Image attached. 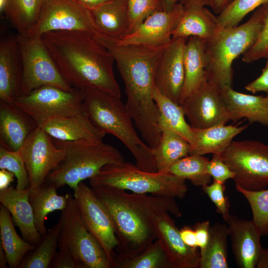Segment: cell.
<instances>
[{"mask_svg":"<svg viewBox=\"0 0 268 268\" xmlns=\"http://www.w3.org/2000/svg\"><path fill=\"white\" fill-rule=\"evenodd\" d=\"M93 37L113 56L125 85L126 109L144 142L154 148L161 136L160 113L153 98L154 75L169 44L158 47L120 44L98 32Z\"/></svg>","mask_w":268,"mask_h":268,"instance_id":"6da1fadb","label":"cell"},{"mask_svg":"<svg viewBox=\"0 0 268 268\" xmlns=\"http://www.w3.org/2000/svg\"><path fill=\"white\" fill-rule=\"evenodd\" d=\"M42 39L59 70L73 87L121 97L114 72V58L93 36L76 31H52Z\"/></svg>","mask_w":268,"mask_h":268,"instance_id":"7a4b0ae2","label":"cell"},{"mask_svg":"<svg viewBox=\"0 0 268 268\" xmlns=\"http://www.w3.org/2000/svg\"><path fill=\"white\" fill-rule=\"evenodd\" d=\"M92 188L112 219L118 240L116 258L135 257L157 239L152 222L156 214L167 211L176 217L182 214L174 198L130 194L111 187Z\"/></svg>","mask_w":268,"mask_h":268,"instance_id":"3957f363","label":"cell"},{"mask_svg":"<svg viewBox=\"0 0 268 268\" xmlns=\"http://www.w3.org/2000/svg\"><path fill=\"white\" fill-rule=\"evenodd\" d=\"M81 90L85 110L93 125L121 140L135 159L137 168L157 172L153 150L138 135L121 98L96 89Z\"/></svg>","mask_w":268,"mask_h":268,"instance_id":"277c9868","label":"cell"},{"mask_svg":"<svg viewBox=\"0 0 268 268\" xmlns=\"http://www.w3.org/2000/svg\"><path fill=\"white\" fill-rule=\"evenodd\" d=\"M53 139L64 151V156L45 181L58 189L67 185L74 190L80 182L95 175L104 166L125 161L118 149L102 141Z\"/></svg>","mask_w":268,"mask_h":268,"instance_id":"5b68a950","label":"cell"},{"mask_svg":"<svg viewBox=\"0 0 268 268\" xmlns=\"http://www.w3.org/2000/svg\"><path fill=\"white\" fill-rule=\"evenodd\" d=\"M265 4L244 23L221 29L205 42V71L207 80L221 90L231 87L234 61L244 54L256 41L263 25Z\"/></svg>","mask_w":268,"mask_h":268,"instance_id":"8992f818","label":"cell"},{"mask_svg":"<svg viewBox=\"0 0 268 268\" xmlns=\"http://www.w3.org/2000/svg\"><path fill=\"white\" fill-rule=\"evenodd\" d=\"M92 187H114L141 194L182 199L188 189L186 180L170 173L150 172L124 162L108 164L89 179Z\"/></svg>","mask_w":268,"mask_h":268,"instance_id":"52a82bcc","label":"cell"},{"mask_svg":"<svg viewBox=\"0 0 268 268\" xmlns=\"http://www.w3.org/2000/svg\"><path fill=\"white\" fill-rule=\"evenodd\" d=\"M58 248L72 253L84 268H111L103 247L87 229L73 196L68 194L66 207L62 210Z\"/></svg>","mask_w":268,"mask_h":268,"instance_id":"ba28073f","label":"cell"},{"mask_svg":"<svg viewBox=\"0 0 268 268\" xmlns=\"http://www.w3.org/2000/svg\"><path fill=\"white\" fill-rule=\"evenodd\" d=\"M16 35L22 66L20 96L44 85L66 90L74 88L59 70L41 36L23 33Z\"/></svg>","mask_w":268,"mask_h":268,"instance_id":"9c48e42d","label":"cell"},{"mask_svg":"<svg viewBox=\"0 0 268 268\" xmlns=\"http://www.w3.org/2000/svg\"><path fill=\"white\" fill-rule=\"evenodd\" d=\"M218 156L235 173V186L255 191L268 185V145L258 140L233 141Z\"/></svg>","mask_w":268,"mask_h":268,"instance_id":"30bf717a","label":"cell"},{"mask_svg":"<svg viewBox=\"0 0 268 268\" xmlns=\"http://www.w3.org/2000/svg\"><path fill=\"white\" fill-rule=\"evenodd\" d=\"M13 103L30 115L39 127L52 119L85 111L83 92L76 88L66 90L52 85L42 86L19 96Z\"/></svg>","mask_w":268,"mask_h":268,"instance_id":"8fae6325","label":"cell"},{"mask_svg":"<svg viewBox=\"0 0 268 268\" xmlns=\"http://www.w3.org/2000/svg\"><path fill=\"white\" fill-rule=\"evenodd\" d=\"M76 31L94 36L90 11L72 0H43L35 24L23 34L40 36L52 31Z\"/></svg>","mask_w":268,"mask_h":268,"instance_id":"7c38bea8","label":"cell"},{"mask_svg":"<svg viewBox=\"0 0 268 268\" xmlns=\"http://www.w3.org/2000/svg\"><path fill=\"white\" fill-rule=\"evenodd\" d=\"M73 197L84 225L101 244L113 268L118 240L108 210L92 188L82 182L73 190Z\"/></svg>","mask_w":268,"mask_h":268,"instance_id":"4fadbf2b","label":"cell"},{"mask_svg":"<svg viewBox=\"0 0 268 268\" xmlns=\"http://www.w3.org/2000/svg\"><path fill=\"white\" fill-rule=\"evenodd\" d=\"M180 105L193 128L204 129L231 121L221 90L207 80Z\"/></svg>","mask_w":268,"mask_h":268,"instance_id":"5bb4252c","label":"cell"},{"mask_svg":"<svg viewBox=\"0 0 268 268\" xmlns=\"http://www.w3.org/2000/svg\"><path fill=\"white\" fill-rule=\"evenodd\" d=\"M19 150L24 160L30 188L45 182L49 174L64 156V151L39 126L29 134Z\"/></svg>","mask_w":268,"mask_h":268,"instance_id":"9a60e30c","label":"cell"},{"mask_svg":"<svg viewBox=\"0 0 268 268\" xmlns=\"http://www.w3.org/2000/svg\"><path fill=\"white\" fill-rule=\"evenodd\" d=\"M185 9L179 2L170 11L160 10L148 16L131 33L119 38H113L120 44L162 46L172 40V33L180 21Z\"/></svg>","mask_w":268,"mask_h":268,"instance_id":"2e32d148","label":"cell"},{"mask_svg":"<svg viewBox=\"0 0 268 268\" xmlns=\"http://www.w3.org/2000/svg\"><path fill=\"white\" fill-rule=\"evenodd\" d=\"M187 38L172 39L157 65L154 85L162 95L179 104L184 85V52Z\"/></svg>","mask_w":268,"mask_h":268,"instance_id":"e0dca14e","label":"cell"},{"mask_svg":"<svg viewBox=\"0 0 268 268\" xmlns=\"http://www.w3.org/2000/svg\"><path fill=\"white\" fill-rule=\"evenodd\" d=\"M170 213L162 211L152 219L157 239L159 241L172 268H199L200 254L197 248L187 245L183 241L180 229Z\"/></svg>","mask_w":268,"mask_h":268,"instance_id":"ac0fdd59","label":"cell"},{"mask_svg":"<svg viewBox=\"0 0 268 268\" xmlns=\"http://www.w3.org/2000/svg\"><path fill=\"white\" fill-rule=\"evenodd\" d=\"M228 227L233 255L237 266L242 268H255L263 249L262 236L254 221L230 215L225 222Z\"/></svg>","mask_w":268,"mask_h":268,"instance_id":"d6986e66","label":"cell"},{"mask_svg":"<svg viewBox=\"0 0 268 268\" xmlns=\"http://www.w3.org/2000/svg\"><path fill=\"white\" fill-rule=\"evenodd\" d=\"M22 66L16 35L0 42V100L13 103L21 95Z\"/></svg>","mask_w":268,"mask_h":268,"instance_id":"ffe728a7","label":"cell"},{"mask_svg":"<svg viewBox=\"0 0 268 268\" xmlns=\"http://www.w3.org/2000/svg\"><path fill=\"white\" fill-rule=\"evenodd\" d=\"M38 125L13 103L0 100V146L17 151Z\"/></svg>","mask_w":268,"mask_h":268,"instance_id":"44dd1931","label":"cell"},{"mask_svg":"<svg viewBox=\"0 0 268 268\" xmlns=\"http://www.w3.org/2000/svg\"><path fill=\"white\" fill-rule=\"evenodd\" d=\"M28 196L29 188L20 190L11 186L0 191V202L9 212L23 239L36 246L40 242L42 236L35 225Z\"/></svg>","mask_w":268,"mask_h":268,"instance_id":"7402d4cb","label":"cell"},{"mask_svg":"<svg viewBox=\"0 0 268 268\" xmlns=\"http://www.w3.org/2000/svg\"><path fill=\"white\" fill-rule=\"evenodd\" d=\"M40 127L53 138L63 141H102L106 134L93 125L85 110L74 115L52 119Z\"/></svg>","mask_w":268,"mask_h":268,"instance_id":"603a6c76","label":"cell"},{"mask_svg":"<svg viewBox=\"0 0 268 268\" xmlns=\"http://www.w3.org/2000/svg\"><path fill=\"white\" fill-rule=\"evenodd\" d=\"M221 91L229 109L231 120L234 123L244 118L250 124L257 123L268 126V99L266 96L241 93L231 87Z\"/></svg>","mask_w":268,"mask_h":268,"instance_id":"cb8c5ba5","label":"cell"},{"mask_svg":"<svg viewBox=\"0 0 268 268\" xmlns=\"http://www.w3.org/2000/svg\"><path fill=\"white\" fill-rule=\"evenodd\" d=\"M221 29L216 16L205 6H185L172 38L197 37L207 41L215 37Z\"/></svg>","mask_w":268,"mask_h":268,"instance_id":"d4e9b609","label":"cell"},{"mask_svg":"<svg viewBox=\"0 0 268 268\" xmlns=\"http://www.w3.org/2000/svg\"><path fill=\"white\" fill-rule=\"evenodd\" d=\"M205 42L190 37L184 52L185 78L179 105L204 81L207 80L205 71Z\"/></svg>","mask_w":268,"mask_h":268,"instance_id":"484cf974","label":"cell"},{"mask_svg":"<svg viewBox=\"0 0 268 268\" xmlns=\"http://www.w3.org/2000/svg\"><path fill=\"white\" fill-rule=\"evenodd\" d=\"M247 125H218L204 129L193 128L195 143L189 155L211 153L220 155L230 145L233 139L244 130Z\"/></svg>","mask_w":268,"mask_h":268,"instance_id":"4316f807","label":"cell"},{"mask_svg":"<svg viewBox=\"0 0 268 268\" xmlns=\"http://www.w3.org/2000/svg\"><path fill=\"white\" fill-rule=\"evenodd\" d=\"M90 11L98 32L114 38L126 34L129 27L127 0H112Z\"/></svg>","mask_w":268,"mask_h":268,"instance_id":"83f0119b","label":"cell"},{"mask_svg":"<svg viewBox=\"0 0 268 268\" xmlns=\"http://www.w3.org/2000/svg\"><path fill=\"white\" fill-rule=\"evenodd\" d=\"M57 189L46 181L37 187L29 188L28 198L33 210L35 225L41 236L47 232L44 224L47 215L55 210H63L67 205L68 194L59 195Z\"/></svg>","mask_w":268,"mask_h":268,"instance_id":"f1b7e54d","label":"cell"},{"mask_svg":"<svg viewBox=\"0 0 268 268\" xmlns=\"http://www.w3.org/2000/svg\"><path fill=\"white\" fill-rule=\"evenodd\" d=\"M161 136L158 145L152 149L157 172L169 173L172 165L189 155L191 145L175 132L161 127Z\"/></svg>","mask_w":268,"mask_h":268,"instance_id":"f546056e","label":"cell"},{"mask_svg":"<svg viewBox=\"0 0 268 268\" xmlns=\"http://www.w3.org/2000/svg\"><path fill=\"white\" fill-rule=\"evenodd\" d=\"M0 243L10 268H18L26 255L35 247L18 235L11 214L2 204L0 205Z\"/></svg>","mask_w":268,"mask_h":268,"instance_id":"4dcf8cb0","label":"cell"},{"mask_svg":"<svg viewBox=\"0 0 268 268\" xmlns=\"http://www.w3.org/2000/svg\"><path fill=\"white\" fill-rule=\"evenodd\" d=\"M153 98L160 113V128L165 127L175 132L186 139L193 147L195 143L194 133L192 127L185 120L181 106L161 94L155 87Z\"/></svg>","mask_w":268,"mask_h":268,"instance_id":"1f68e13d","label":"cell"},{"mask_svg":"<svg viewBox=\"0 0 268 268\" xmlns=\"http://www.w3.org/2000/svg\"><path fill=\"white\" fill-rule=\"evenodd\" d=\"M227 225L219 222L210 226L208 241L204 252L200 254L199 268H228Z\"/></svg>","mask_w":268,"mask_h":268,"instance_id":"d6a6232c","label":"cell"},{"mask_svg":"<svg viewBox=\"0 0 268 268\" xmlns=\"http://www.w3.org/2000/svg\"><path fill=\"white\" fill-rule=\"evenodd\" d=\"M60 231L59 221L42 236L40 242L26 255L18 268H50L58 248Z\"/></svg>","mask_w":268,"mask_h":268,"instance_id":"836d02e7","label":"cell"},{"mask_svg":"<svg viewBox=\"0 0 268 268\" xmlns=\"http://www.w3.org/2000/svg\"><path fill=\"white\" fill-rule=\"evenodd\" d=\"M209 159L203 155H189L176 162L171 167L169 173L191 181L192 184L203 187L208 185L211 177L207 173Z\"/></svg>","mask_w":268,"mask_h":268,"instance_id":"e575fe53","label":"cell"},{"mask_svg":"<svg viewBox=\"0 0 268 268\" xmlns=\"http://www.w3.org/2000/svg\"><path fill=\"white\" fill-rule=\"evenodd\" d=\"M43 0H8L4 14L18 33L29 30L36 22Z\"/></svg>","mask_w":268,"mask_h":268,"instance_id":"d590c367","label":"cell"},{"mask_svg":"<svg viewBox=\"0 0 268 268\" xmlns=\"http://www.w3.org/2000/svg\"><path fill=\"white\" fill-rule=\"evenodd\" d=\"M115 268H172L159 241L156 239L141 254L130 258H117Z\"/></svg>","mask_w":268,"mask_h":268,"instance_id":"8d00e7d4","label":"cell"},{"mask_svg":"<svg viewBox=\"0 0 268 268\" xmlns=\"http://www.w3.org/2000/svg\"><path fill=\"white\" fill-rule=\"evenodd\" d=\"M236 190L247 200L250 205L254 221L262 236L268 235V189L249 191L238 186Z\"/></svg>","mask_w":268,"mask_h":268,"instance_id":"74e56055","label":"cell"},{"mask_svg":"<svg viewBox=\"0 0 268 268\" xmlns=\"http://www.w3.org/2000/svg\"><path fill=\"white\" fill-rule=\"evenodd\" d=\"M268 0H232L216 16L221 29L235 27L249 13L265 4Z\"/></svg>","mask_w":268,"mask_h":268,"instance_id":"f35d334b","label":"cell"},{"mask_svg":"<svg viewBox=\"0 0 268 268\" xmlns=\"http://www.w3.org/2000/svg\"><path fill=\"white\" fill-rule=\"evenodd\" d=\"M0 169L7 170L14 174L17 189L25 190L29 187L28 173L19 150L10 151L0 146Z\"/></svg>","mask_w":268,"mask_h":268,"instance_id":"ab89813d","label":"cell"},{"mask_svg":"<svg viewBox=\"0 0 268 268\" xmlns=\"http://www.w3.org/2000/svg\"><path fill=\"white\" fill-rule=\"evenodd\" d=\"M127 9L129 27L126 34L134 31L148 16L163 8L161 0H128Z\"/></svg>","mask_w":268,"mask_h":268,"instance_id":"60d3db41","label":"cell"},{"mask_svg":"<svg viewBox=\"0 0 268 268\" xmlns=\"http://www.w3.org/2000/svg\"><path fill=\"white\" fill-rule=\"evenodd\" d=\"M268 53V3L265 4L263 23L253 45L243 55L242 60L246 63L266 57Z\"/></svg>","mask_w":268,"mask_h":268,"instance_id":"b9f144b4","label":"cell"},{"mask_svg":"<svg viewBox=\"0 0 268 268\" xmlns=\"http://www.w3.org/2000/svg\"><path fill=\"white\" fill-rule=\"evenodd\" d=\"M203 192L209 197L215 205L217 212L220 214L225 222L229 218L230 204L225 195L224 184L213 180L211 184L201 188Z\"/></svg>","mask_w":268,"mask_h":268,"instance_id":"7bdbcfd3","label":"cell"},{"mask_svg":"<svg viewBox=\"0 0 268 268\" xmlns=\"http://www.w3.org/2000/svg\"><path fill=\"white\" fill-rule=\"evenodd\" d=\"M207 173L213 180L224 184L229 179H233L235 173L217 155H213L207 165Z\"/></svg>","mask_w":268,"mask_h":268,"instance_id":"ee69618b","label":"cell"},{"mask_svg":"<svg viewBox=\"0 0 268 268\" xmlns=\"http://www.w3.org/2000/svg\"><path fill=\"white\" fill-rule=\"evenodd\" d=\"M50 268H84L82 265L70 252L60 250L57 251Z\"/></svg>","mask_w":268,"mask_h":268,"instance_id":"f6af8a7d","label":"cell"},{"mask_svg":"<svg viewBox=\"0 0 268 268\" xmlns=\"http://www.w3.org/2000/svg\"><path fill=\"white\" fill-rule=\"evenodd\" d=\"M193 228L195 232L197 245L200 248V254H201L205 250L208 241L210 222L208 220L198 222L195 224Z\"/></svg>","mask_w":268,"mask_h":268,"instance_id":"bcb514c9","label":"cell"},{"mask_svg":"<svg viewBox=\"0 0 268 268\" xmlns=\"http://www.w3.org/2000/svg\"><path fill=\"white\" fill-rule=\"evenodd\" d=\"M245 88L254 94L259 92H265L268 93V61L262 69L261 74L246 85Z\"/></svg>","mask_w":268,"mask_h":268,"instance_id":"7dc6e473","label":"cell"},{"mask_svg":"<svg viewBox=\"0 0 268 268\" xmlns=\"http://www.w3.org/2000/svg\"><path fill=\"white\" fill-rule=\"evenodd\" d=\"M180 234L183 242L187 245L193 248H198L194 228L189 226H184L180 229Z\"/></svg>","mask_w":268,"mask_h":268,"instance_id":"c3c4849f","label":"cell"},{"mask_svg":"<svg viewBox=\"0 0 268 268\" xmlns=\"http://www.w3.org/2000/svg\"><path fill=\"white\" fill-rule=\"evenodd\" d=\"M15 175L11 172L4 169L0 170V191L8 188L14 181Z\"/></svg>","mask_w":268,"mask_h":268,"instance_id":"681fc988","label":"cell"},{"mask_svg":"<svg viewBox=\"0 0 268 268\" xmlns=\"http://www.w3.org/2000/svg\"><path fill=\"white\" fill-rule=\"evenodd\" d=\"M84 8L92 10L112 0H72Z\"/></svg>","mask_w":268,"mask_h":268,"instance_id":"f907efd6","label":"cell"},{"mask_svg":"<svg viewBox=\"0 0 268 268\" xmlns=\"http://www.w3.org/2000/svg\"><path fill=\"white\" fill-rule=\"evenodd\" d=\"M213 0H179V2L185 7L190 6H205L209 5L211 7Z\"/></svg>","mask_w":268,"mask_h":268,"instance_id":"816d5d0a","label":"cell"},{"mask_svg":"<svg viewBox=\"0 0 268 268\" xmlns=\"http://www.w3.org/2000/svg\"><path fill=\"white\" fill-rule=\"evenodd\" d=\"M257 268H268V247L263 248L256 264Z\"/></svg>","mask_w":268,"mask_h":268,"instance_id":"f5cc1de1","label":"cell"},{"mask_svg":"<svg viewBox=\"0 0 268 268\" xmlns=\"http://www.w3.org/2000/svg\"><path fill=\"white\" fill-rule=\"evenodd\" d=\"M232 0H213L211 6L215 13L219 14Z\"/></svg>","mask_w":268,"mask_h":268,"instance_id":"db71d44e","label":"cell"},{"mask_svg":"<svg viewBox=\"0 0 268 268\" xmlns=\"http://www.w3.org/2000/svg\"><path fill=\"white\" fill-rule=\"evenodd\" d=\"M164 10L170 11L172 10L179 2V0H161Z\"/></svg>","mask_w":268,"mask_h":268,"instance_id":"11a10c76","label":"cell"},{"mask_svg":"<svg viewBox=\"0 0 268 268\" xmlns=\"http://www.w3.org/2000/svg\"><path fill=\"white\" fill-rule=\"evenodd\" d=\"M7 260L1 244L0 243V268H7Z\"/></svg>","mask_w":268,"mask_h":268,"instance_id":"9f6ffc18","label":"cell"},{"mask_svg":"<svg viewBox=\"0 0 268 268\" xmlns=\"http://www.w3.org/2000/svg\"><path fill=\"white\" fill-rule=\"evenodd\" d=\"M8 0H0V12L1 14L5 13Z\"/></svg>","mask_w":268,"mask_h":268,"instance_id":"6f0895ef","label":"cell"},{"mask_svg":"<svg viewBox=\"0 0 268 268\" xmlns=\"http://www.w3.org/2000/svg\"><path fill=\"white\" fill-rule=\"evenodd\" d=\"M266 58H267V59H268V54H267V56H266Z\"/></svg>","mask_w":268,"mask_h":268,"instance_id":"680465c9","label":"cell"},{"mask_svg":"<svg viewBox=\"0 0 268 268\" xmlns=\"http://www.w3.org/2000/svg\"><path fill=\"white\" fill-rule=\"evenodd\" d=\"M266 97L268 98V93H267V95H266Z\"/></svg>","mask_w":268,"mask_h":268,"instance_id":"91938a15","label":"cell"},{"mask_svg":"<svg viewBox=\"0 0 268 268\" xmlns=\"http://www.w3.org/2000/svg\"><path fill=\"white\" fill-rule=\"evenodd\" d=\"M127 0V1H128V0Z\"/></svg>","mask_w":268,"mask_h":268,"instance_id":"94428289","label":"cell"}]
</instances>
